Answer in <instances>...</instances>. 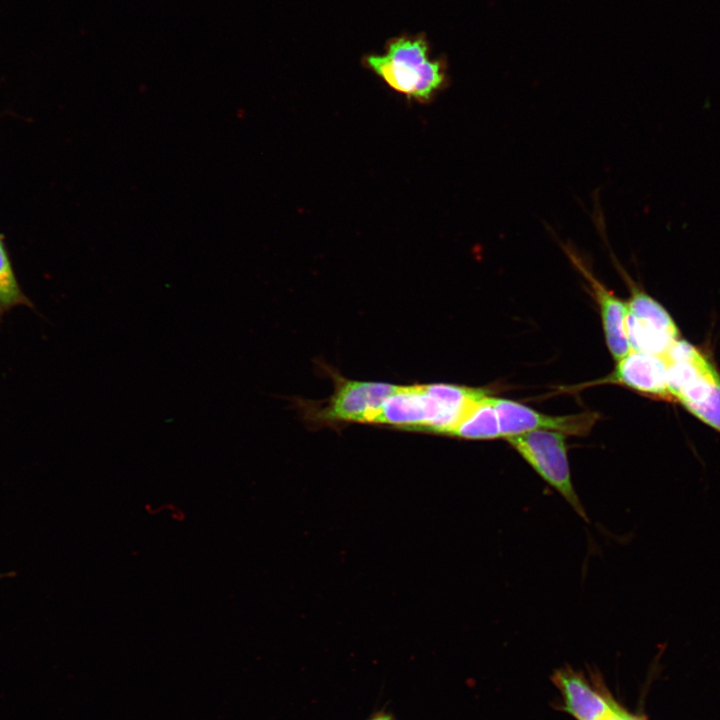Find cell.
<instances>
[{
    "mask_svg": "<svg viewBox=\"0 0 720 720\" xmlns=\"http://www.w3.org/2000/svg\"><path fill=\"white\" fill-rule=\"evenodd\" d=\"M627 303L626 330L632 351L663 356L679 339V330L666 309L637 287Z\"/></svg>",
    "mask_w": 720,
    "mask_h": 720,
    "instance_id": "5b68a950",
    "label": "cell"
},
{
    "mask_svg": "<svg viewBox=\"0 0 720 720\" xmlns=\"http://www.w3.org/2000/svg\"><path fill=\"white\" fill-rule=\"evenodd\" d=\"M492 402L498 413L501 436L504 439L533 430H550L565 435L585 436L599 418L595 412L550 416L516 401L493 396Z\"/></svg>",
    "mask_w": 720,
    "mask_h": 720,
    "instance_id": "52a82bcc",
    "label": "cell"
},
{
    "mask_svg": "<svg viewBox=\"0 0 720 720\" xmlns=\"http://www.w3.org/2000/svg\"><path fill=\"white\" fill-rule=\"evenodd\" d=\"M572 263L587 279L594 297L599 305L602 326L607 347L615 361L627 355L630 344L627 337L626 318L627 303L607 289L585 266L569 246L564 247Z\"/></svg>",
    "mask_w": 720,
    "mask_h": 720,
    "instance_id": "ba28073f",
    "label": "cell"
},
{
    "mask_svg": "<svg viewBox=\"0 0 720 720\" xmlns=\"http://www.w3.org/2000/svg\"><path fill=\"white\" fill-rule=\"evenodd\" d=\"M334 394L326 404L316 407L311 418L318 422L372 423L385 400L398 385L346 380L337 377Z\"/></svg>",
    "mask_w": 720,
    "mask_h": 720,
    "instance_id": "8992f818",
    "label": "cell"
},
{
    "mask_svg": "<svg viewBox=\"0 0 720 720\" xmlns=\"http://www.w3.org/2000/svg\"><path fill=\"white\" fill-rule=\"evenodd\" d=\"M365 720H397L395 714L386 705L375 708Z\"/></svg>",
    "mask_w": 720,
    "mask_h": 720,
    "instance_id": "4fadbf2b",
    "label": "cell"
},
{
    "mask_svg": "<svg viewBox=\"0 0 720 720\" xmlns=\"http://www.w3.org/2000/svg\"><path fill=\"white\" fill-rule=\"evenodd\" d=\"M18 306L35 310L34 303L22 290L5 244L0 237V326L4 316Z\"/></svg>",
    "mask_w": 720,
    "mask_h": 720,
    "instance_id": "7c38bea8",
    "label": "cell"
},
{
    "mask_svg": "<svg viewBox=\"0 0 720 720\" xmlns=\"http://www.w3.org/2000/svg\"><path fill=\"white\" fill-rule=\"evenodd\" d=\"M632 718L633 715L625 712L618 705H616L613 710L602 720H632Z\"/></svg>",
    "mask_w": 720,
    "mask_h": 720,
    "instance_id": "5bb4252c",
    "label": "cell"
},
{
    "mask_svg": "<svg viewBox=\"0 0 720 720\" xmlns=\"http://www.w3.org/2000/svg\"><path fill=\"white\" fill-rule=\"evenodd\" d=\"M553 680L563 695L566 711L576 720H602L617 705L573 671H559Z\"/></svg>",
    "mask_w": 720,
    "mask_h": 720,
    "instance_id": "30bf717a",
    "label": "cell"
},
{
    "mask_svg": "<svg viewBox=\"0 0 720 720\" xmlns=\"http://www.w3.org/2000/svg\"><path fill=\"white\" fill-rule=\"evenodd\" d=\"M603 381L621 384L649 396L671 400L666 362L662 356L631 350L616 361L615 369Z\"/></svg>",
    "mask_w": 720,
    "mask_h": 720,
    "instance_id": "9c48e42d",
    "label": "cell"
},
{
    "mask_svg": "<svg viewBox=\"0 0 720 720\" xmlns=\"http://www.w3.org/2000/svg\"><path fill=\"white\" fill-rule=\"evenodd\" d=\"M448 435L470 440L502 438L492 396L487 394L481 398Z\"/></svg>",
    "mask_w": 720,
    "mask_h": 720,
    "instance_id": "8fae6325",
    "label": "cell"
},
{
    "mask_svg": "<svg viewBox=\"0 0 720 720\" xmlns=\"http://www.w3.org/2000/svg\"><path fill=\"white\" fill-rule=\"evenodd\" d=\"M363 64L390 88L419 101H427L446 82L442 60L430 57L424 33L390 38L381 54H368Z\"/></svg>",
    "mask_w": 720,
    "mask_h": 720,
    "instance_id": "7a4b0ae2",
    "label": "cell"
},
{
    "mask_svg": "<svg viewBox=\"0 0 720 720\" xmlns=\"http://www.w3.org/2000/svg\"><path fill=\"white\" fill-rule=\"evenodd\" d=\"M663 358L671 400H677L720 432V376L713 364L696 347L680 339Z\"/></svg>",
    "mask_w": 720,
    "mask_h": 720,
    "instance_id": "3957f363",
    "label": "cell"
},
{
    "mask_svg": "<svg viewBox=\"0 0 720 720\" xmlns=\"http://www.w3.org/2000/svg\"><path fill=\"white\" fill-rule=\"evenodd\" d=\"M565 436L557 431L533 430L505 440L581 517L587 519L572 484Z\"/></svg>",
    "mask_w": 720,
    "mask_h": 720,
    "instance_id": "277c9868",
    "label": "cell"
},
{
    "mask_svg": "<svg viewBox=\"0 0 720 720\" xmlns=\"http://www.w3.org/2000/svg\"><path fill=\"white\" fill-rule=\"evenodd\" d=\"M486 393L446 383L397 386L372 424L448 435Z\"/></svg>",
    "mask_w": 720,
    "mask_h": 720,
    "instance_id": "6da1fadb",
    "label": "cell"
}]
</instances>
